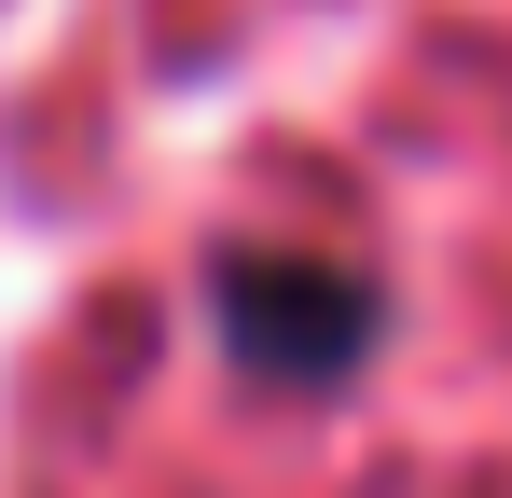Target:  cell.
Listing matches in <instances>:
<instances>
[{"label":"cell","instance_id":"cell-1","mask_svg":"<svg viewBox=\"0 0 512 498\" xmlns=\"http://www.w3.org/2000/svg\"><path fill=\"white\" fill-rule=\"evenodd\" d=\"M222 346L250 374H346L374 346V277L360 263H305V249H236L222 277Z\"/></svg>","mask_w":512,"mask_h":498}]
</instances>
